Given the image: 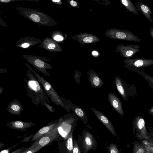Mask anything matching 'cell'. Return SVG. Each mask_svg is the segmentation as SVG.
<instances>
[{
	"mask_svg": "<svg viewBox=\"0 0 153 153\" xmlns=\"http://www.w3.org/2000/svg\"><path fill=\"white\" fill-rule=\"evenodd\" d=\"M43 45L44 47L48 51H57L59 50V45L49 39H46L44 41Z\"/></svg>",
	"mask_w": 153,
	"mask_h": 153,
	"instance_id": "cell-18",
	"label": "cell"
},
{
	"mask_svg": "<svg viewBox=\"0 0 153 153\" xmlns=\"http://www.w3.org/2000/svg\"><path fill=\"white\" fill-rule=\"evenodd\" d=\"M57 124L55 127L48 133L38 139L37 145L44 147L51 143L59 136Z\"/></svg>",
	"mask_w": 153,
	"mask_h": 153,
	"instance_id": "cell-6",
	"label": "cell"
},
{
	"mask_svg": "<svg viewBox=\"0 0 153 153\" xmlns=\"http://www.w3.org/2000/svg\"><path fill=\"white\" fill-rule=\"evenodd\" d=\"M73 153H81L80 150L75 140L74 142L73 146Z\"/></svg>",
	"mask_w": 153,
	"mask_h": 153,
	"instance_id": "cell-28",
	"label": "cell"
},
{
	"mask_svg": "<svg viewBox=\"0 0 153 153\" xmlns=\"http://www.w3.org/2000/svg\"><path fill=\"white\" fill-rule=\"evenodd\" d=\"M149 113L151 114H153V106L149 110Z\"/></svg>",
	"mask_w": 153,
	"mask_h": 153,
	"instance_id": "cell-38",
	"label": "cell"
},
{
	"mask_svg": "<svg viewBox=\"0 0 153 153\" xmlns=\"http://www.w3.org/2000/svg\"><path fill=\"white\" fill-rule=\"evenodd\" d=\"M7 109L8 113L19 116L23 108L21 102L18 100L15 99L10 102Z\"/></svg>",
	"mask_w": 153,
	"mask_h": 153,
	"instance_id": "cell-13",
	"label": "cell"
},
{
	"mask_svg": "<svg viewBox=\"0 0 153 153\" xmlns=\"http://www.w3.org/2000/svg\"><path fill=\"white\" fill-rule=\"evenodd\" d=\"M133 132L138 139H150L147 131L144 119L140 116H136L133 122Z\"/></svg>",
	"mask_w": 153,
	"mask_h": 153,
	"instance_id": "cell-3",
	"label": "cell"
},
{
	"mask_svg": "<svg viewBox=\"0 0 153 153\" xmlns=\"http://www.w3.org/2000/svg\"><path fill=\"white\" fill-rule=\"evenodd\" d=\"M29 18L33 22L38 23L41 20V16L39 14L35 13H31L29 16Z\"/></svg>",
	"mask_w": 153,
	"mask_h": 153,
	"instance_id": "cell-24",
	"label": "cell"
},
{
	"mask_svg": "<svg viewBox=\"0 0 153 153\" xmlns=\"http://www.w3.org/2000/svg\"><path fill=\"white\" fill-rule=\"evenodd\" d=\"M30 70L34 75L39 82L43 86V88L51 100L57 105L61 106L68 112L70 111V108L66 105L62 98L56 91L50 83L37 73L29 65L25 63Z\"/></svg>",
	"mask_w": 153,
	"mask_h": 153,
	"instance_id": "cell-2",
	"label": "cell"
},
{
	"mask_svg": "<svg viewBox=\"0 0 153 153\" xmlns=\"http://www.w3.org/2000/svg\"><path fill=\"white\" fill-rule=\"evenodd\" d=\"M94 36H88L83 37L82 39V41L85 43H91L94 42L95 40Z\"/></svg>",
	"mask_w": 153,
	"mask_h": 153,
	"instance_id": "cell-25",
	"label": "cell"
},
{
	"mask_svg": "<svg viewBox=\"0 0 153 153\" xmlns=\"http://www.w3.org/2000/svg\"><path fill=\"white\" fill-rule=\"evenodd\" d=\"M150 35L153 39V27H151L150 29Z\"/></svg>",
	"mask_w": 153,
	"mask_h": 153,
	"instance_id": "cell-36",
	"label": "cell"
},
{
	"mask_svg": "<svg viewBox=\"0 0 153 153\" xmlns=\"http://www.w3.org/2000/svg\"><path fill=\"white\" fill-rule=\"evenodd\" d=\"M28 148L22 147L13 151L10 153H22V152L27 149Z\"/></svg>",
	"mask_w": 153,
	"mask_h": 153,
	"instance_id": "cell-30",
	"label": "cell"
},
{
	"mask_svg": "<svg viewBox=\"0 0 153 153\" xmlns=\"http://www.w3.org/2000/svg\"><path fill=\"white\" fill-rule=\"evenodd\" d=\"M54 40L57 41H61L63 39V38L62 36L60 35H56L54 37Z\"/></svg>",
	"mask_w": 153,
	"mask_h": 153,
	"instance_id": "cell-33",
	"label": "cell"
},
{
	"mask_svg": "<svg viewBox=\"0 0 153 153\" xmlns=\"http://www.w3.org/2000/svg\"><path fill=\"white\" fill-rule=\"evenodd\" d=\"M115 38L118 39L140 42V39L133 33L126 30H116L115 31Z\"/></svg>",
	"mask_w": 153,
	"mask_h": 153,
	"instance_id": "cell-7",
	"label": "cell"
},
{
	"mask_svg": "<svg viewBox=\"0 0 153 153\" xmlns=\"http://www.w3.org/2000/svg\"><path fill=\"white\" fill-rule=\"evenodd\" d=\"M0 149H1L2 147L4 145V144L1 143V142H0Z\"/></svg>",
	"mask_w": 153,
	"mask_h": 153,
	"instance_id": "cell-40",
	"label": "cell"
},
{
	"mask_svg": "<svg viewBox=\"0 0 153 153\" xmlns=\"http://www.w3.org/2000/svg\"><path fill=\"white\" fill-rule=\"evenodd\" d=\"M6 125L9 128L23 132L25 131L27 128L36 126L37 124L32 121L24 122L20 120H16L8 123Z\"/></svg>",
	"mask_w": 153,
	"mask_h": 153,
	"instance_id": "cell-8",
	"label": "cell"
},
{
	"mask_svg": "<svg viewBox=\"0 0 153 153\" xmlns=\"http://www.w3.org/2000/svg\"><path fill=\"white\" fill-rule=\"evenodd\" d=\"M62 98L65 105L74 111L83 121H85L87 120L85 112L82 108L79 106L74 105L70 102H68L63 97H62Z\"/></svg>",
	"mask_w": 153,
	"mask_h": 153,
	"instance_id": "cell-15",
	"label": "cell"
},
{
	"mask_svg": "<svg viewBox=\"0 0 153 153\" xmlns=\"http://www.w3.org/2000/svg\"><path fill=\"white\" fill-rule=\"evenodd\" d=\"M133 153H146V152L142 144L134 143V144Z\"/></svg>",
	"mask_w": 153,
	"mask_h": 153,
	"instance_id": "cell-23",
	"label": "cell"
},
{
	"mask_svg": "<svg viewBox=\"0 0 153 153\" xmlns=\"http://www.w3.org/2000/svg\"><path fill=\"white\" fill-rule=\"evenodd\" d=\"M30 45V44L27 43H24L21 45V47L23 48H27Z\"/></svg>",
	"mask_w": 153,
	"mask_h": 153,
	"instance_id": "cell-34",
	"label": "cell"
},
{
	"mask_svg": "<svg viewBox=\"0 0 153 153\" xmlns=\"http://www.w3.org/2000/svg\"><path fill=\"white\" fill-rule=\"evenodd\" d=\"M38 141V140L34 142L27 149L22 153H34L43 147L37 145Z\"/></svg>",
	"mask_w": 153,
	"mask_h": 153,
	"instance_id": "cell-21",
	"label": "cell"
},
{
	"mask_svg": "<svg viewBox=\"0 0 153 153\" xmlns=\"http://www.w3.org/2000/svg\"><path fill=\"white\" fill-rule=\"evenodd\" d=\"M70 4L73 7H75L77 5L76 2L73 0L71 1H70Z\"/></svg>",
	"mask_w": 153,
	"mask_h": 153,
	"instance_id": "cell-35",
	"label": "cell"
},
{
	"mask_svg": "<svg viewBox=\"0 0 153 153\" xmlns=\"http://www.w3.org/2000/svg\"></svg>",
	"mask_w": 153,
	"mask_h": 153,
	"instance_id": "cell-43",
	"label": "cell"
},
{
	"mask_svg": "<svg viewBox=\"0 0 153 153\" xmlns=\"http://www.w3.org/2000/svg\"><path fill=\"white\" fill-rule=\"evenodd\" d=\"M91 110L103 124L108 128L109 131L114 136L117 135L114 128L111 122L101 112L98 111L93 108H91Z\"/></svg>",
	"mask_w": 153,
	"mask_h": 153,
	"instance_id": "cell-9",
	"label": "cell"
},
{
	"mask_svg": "<svg viewBox=\"0 0 153 153\" xmlns=\"http://www.w3.org/2000/svg\"><path fill=\"white\" fill-rule=\"evenodd\" d=\"M108 99L113 108L121 116H123L124 113L122 109L121 102L118 96L113 93L110 92L108 93Z\"/></svg>",
	"mask_w": 153,
	"mask_h": 153,
	"instance_id": "cell-10",
	"label": "cell"
},
{
	"mask_svg": "<svg viewBox=\"0 0 153 153\" xmlns=\"http://www.w3.org/2000/svg\"><path fill=\"white\" fill-rule=\"evenodd\" d=\"M43 106L47 108L51 112L53 113L55 111V109L51 106L50 104L47 102H45Z\"/></svg>",
	"mask_w": 153,
	"mask_h": 153,
	"instance_id": "cell-29",
	"label": "cell"
},
{
	"mask_svg": "<svg viewBox=\"0 0 153 153\" xmlns=\"http://www.w3.org/2000/svg\"><path fill=\"white\" fill-rule=\"evenodd\" d=\"M137 10L142 13L150 22H153V20L151 16V15L153 13L149 7L142 2H139L137 4Z\"/></svg>",
	"mask_w": 153,
	"mask_h": 153,
	"instance_id": "cell-17",
	"label": "cell"
},
{
	"mask_svg": "<svg viewBox=\"0 0 153 153\" xmlns=\"http://www.w3.org/2000/svg\"><path fill=\"white\" fill-rule=\"evenodd\" d=\"M83 143L84 153H87L95 145L93 136L89 132H85L84 135Z\"/></svg>",
	"mask_w": 153,
	"mask_h": 153,
	"instance_id": "cell-14",
	"label": "cell"
},
{
	"mask_svg": "<svg viewBox=\"0 0 153 153\" xmlns=\"http://www.w3.org/2000/svg\"><path fill=\"white\" fill-rule=\"evenodd\" d=\"M33 135L34 134H33L30 135L29 136L26 137L23 140L21 141V142H27L29 141L31 138H32Z\"/></svg>",
	"mask_w": 153,
	"mask_h": 153,
	"instance_id": "cell-32",
	"label": "cell"
},
{
	"mask_svg": "<svg viewBox=\"0 0 153 153\" xmlns=\"http://www.w3.org/2000/svg\"><path fill=\"white\" fill-rule=\"evenodd\" d=\"M115 81L117 88L120 95L125 100H127V98L125 91L120 77L119 76L115 77Z\"/></svg>",
	"mask_w": 153,
	"mask_h": 153,
	"instance_id": "cell-20",
	"label": "cell"
},
{
	"mask_svg": "<svg viewBox=\"0 0 153 153\" xmlns=\"http://www.w3.org/2000/svg\"><path fill=\"white\" fill-rule=\"evenodd\" d=\"M59 120L52 121L47 125L39 130L34 134L31 142H35L40 138L53 129L57 124Z\"/></svg>",
	"mask_w": 153,
	"mask_h": 153,
	"instance_id": "cell-12",
	"label": "cell"
},
{
	"mask_svg": "<svg viewBox=\"0 0 153 153\" xmlns=\"http://www.w3.org/2000/svg\"><path fill=\"white\" fill-rule=\"evenodd\" d=\"M121 1L128 10L134 14L137 15H139L137 7L135 6L130 0H122Z\"/></svg>",
	"mask_w": 153,
	"mask_h": 153,
	"instance_id": "cell-19",
	"label": "cell"
},
{
	"mask_svg": "<svg viewBox=\"0 0 153 153\" xmlns=\"http://www.w3.org/2000/svg\"><path fill=\"white\" fill-rule=\"evenodd\" d=\"M88 75L89 81L92 87L98 88L101 87L104 84L102 80L94 71H89Z\"/></svg>",
	"mask_w": 153,
	"mask_h": 153,
	"instance_id": "cell-16",
	"label": "cell"
},
{
	"mask_svg": "<svg viewBox=\"0 0 153 153\" xmlns=\"http://www.w3.org/2000/svg\"><path fill=\"white\" fill-rule=\"evenodd\" d=\"M92 54L93 55L96 56L98 55V53L96 51H94L92 52Z\"/></svg>",
	"mask_w": 153,
	"mask_h": 153,
	"instance_id": "cell-37",
	"label": "cell"
},
{
	"mask_svg": "<svg viewBox=\"0 0 153 153\" xmlns=\"http://www.w3.org/2000/svg\"><path fill=\"white\" fill-rule=\"evenodd\" d=\"M3 88L0 86V95L1 94L3 91Z\"/></svg>",
	"mask_w": 153,
	"mask_h": 153,
	"instance_id": "cell-39",
	"label": "cell"
},
{
	"mask_svg": "<svg viewBox=\"0 0 153 153\" xmlns=\"http://www.w3.org/2000/svg\"><path fill=\"white\" fill-rule=\"evenodd\" d=\"M124 62L128 68L133 71L153 65V59L146 58L127 59H125Z\"/></svg>",
	"mask_w": 153,
	"mask_h": 153,
	"instance_id": "cell-5",
	"label": "cell"
},
{
	"mask_svg": "<svg viewBox=\"0 0 153 153\" xmlns=\"http://www.w3.org/2000/svg\"><path fill=\"white\" fill-rule=\"evenodd\" d=\"M52 1L54 3H58L60 1V0H52Z\"/></svg>",
	"mask_w": 153,
	"mask_h": 153,
	"instance_id": "cell-41",
	"label": "cell"
},
{
	"mask_svg": "<svg viewBox=\"0 0 153 153\" xmlns=\"http://www.w3.org/2000/svg\"><path fill=\"white\" fill-rule=\"evenodd\" d=\"M109 149L110 153H119L117 148L114 144H110L109 147Z\"/></svg>",
	"mask_w": 153,
	"mask_h": 153,
	"instance_id": "cell-26",
	"label": "cell"
},
{
	"mask_svg": "<svg viewBox=\"0 0 153 153\" xmlns=\"http://www.w3.org/2000/svg\"><path fill=\"white\" fill-rule=\"evenodd\" d=\"M25 75L27 78L23 77L24 85L31 102L36 105L40 103L43 105L45 102L50 104L48 97L34 75L28 69Z\"/></svg>",
	"mask_w": 153,
	"mask_h": 153,
	"instance_id": "cell-1",
	"label": "cell"
},
{
	"mask_svg": "<svg viewBox=\"0 0 153 153\" xmlns=\"http://www.w3.org/2000/svg\"><path fill=\"white\" fill-rule=\"evenodd\" d=\"M66 147L68 152L72 153L73 145V131H71L68 136L66 142Z\"/></svg>",
	"mask_w": 153,
	"mask_h": 153,
	"instance_id": "cell-22",
	"label": "cell"
},
{
	"mask_svg": "<svg viewBox=\"0 0 153 153\" xmlns=\"http://www.w3.org/2000/svg\"><path fill=\"white\" fill-rule=\"evenodd\" d=\"M24 57L27 61L42 73L48 76H51L46 69H52L53 67L51 64L45 62L44 61L45 60L43 59V58L32 56Z\"/></svg>",
	"mask_w": 153,
	"mask_h": 153,
	"instance_id": "cell-4",
	"label": "cell"
},
{
	"mask_svg": "<svg viewBox=\"0 0 153 153\" xmlns=\"http://www.w3.org/2000/svg\"><path fill=\"white\" fill-rule=\"evenodd\" d=\"M80 73H78L77 72H75L74 77V78L77 82V84H79L80 83Z\"/></svg>",
	"mask_w": 153,
	"mask_h": 153,
	"instance_id": "cell-31",
	"label": "cell"
},
{
	"mask_svg": "<svg viewBox=\"0 0 153 153\" xmlns=\"http://www.w3.org/2000/svg\"><path fill=\"white\" fill-rule=\"evenodd\" d=\"M144 78L148 82L150 87L153 89V77L146 74Z\"/></svg>",
	"mask_w": 153,
	"mask_h": 153,
	"instance_id": "cell-27",
	"label": "cell"
},
{
	"mask_svg": "<svg viewBox=\"0 0 153 153\" xmlns=\"http://www.w3.org/2000/svg\"><path fill=\"white\" fill-rule=\"evenodd\" d=\"M140 48V46L137 45L126 46L122 45L120 47V51L123 56L128 58L133 56L135 53L139 52Z\"/></svg>",
	"mask_w": 153,
	"mask_h": 153,
	"instance_id": "cell-11",
	"label": "cell"
},
{
	"mask_svg": "<svg viewBox=\"0 0 153 153\" xmlns=\"http://www.w3.org/2000/svg\"><path fill=\"white\" fill-rule=\"evenodd\" d=\"M152 139H153V135Z\"/></svg>",
	"mask_w": 153,
	"mask_h": 153,
	"instance_id": "cell-42",
	"label": "cell"
}]
</instances>
